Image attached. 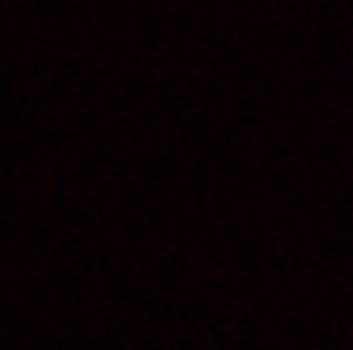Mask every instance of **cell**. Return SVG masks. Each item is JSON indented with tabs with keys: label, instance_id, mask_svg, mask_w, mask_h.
Wrapping results in <instances>:
<instances>
[]
</instances>
